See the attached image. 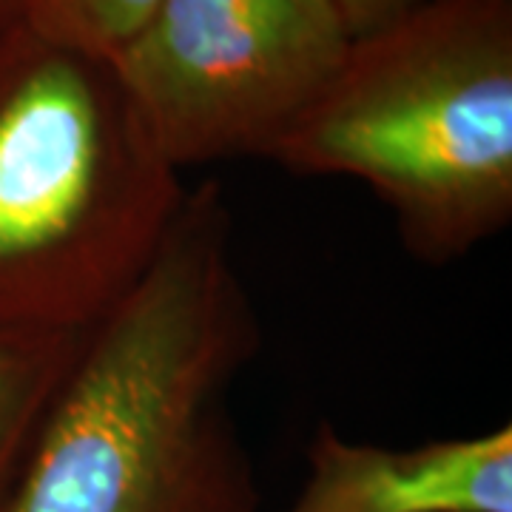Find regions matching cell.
<instances>
[{
  "label": "cell",
  "mask_w": 512,
  "mask_h": 512,
  "mask_svg": "<svg viewBox=\"0 0 512 512\" xmlns=\"http://www.w3.org/2000/svg\"><path fill=\"white\" fill-rule=\"evenodd\" d=\"M89 330L26 328L0 319V495Z\"/></svg>",
  "instance_id": "cell-6"
},
{
  "label": "cell",
  "mask_w": 512,
  "mask_h": 512,
  "mask_svg": "<svg viewBox=\"0 0 512 512\" xmlns=\"http://www.w3.org/2000/svg\"><path fill=\"white\" fill-rule=\"evenodd\" d=\"M288 512H512V427L379 447L322 421Z\"/></svg>",
  "instance_id": "cell-5"
},
{
  "label": "cell",
  "mask_w": 512,
  "mask_h": 512,
  "mask_svg": "<svg viewBox=\"0 0 512 512\" xmlns=\"http://www.w3.org/2000/svg\"><path fill=\"white\" fill-rule=\"evenodd\" d=\"M259 350L225 194L205 183L94 322L0 512H259L228 393Z\"/></svg>",
  "instance_id": "cell-1"
},
{
  "label": "cell",
  "mask_w": 512,
  "mask_h": 512,
  "mask_svg": "<svg viewBox=\"0 0 512 512\" xmlns=\"http://www.w3.org/2000/svg\"><path fill=\"white\" fill-rule=\"evenodd\" d=\"M268 160L370 185L427 265L476 251L512 220V0H430L353 37Z\"/></svg>",
  "instance_id": "cell-3"
},
{
  "label": "cell",
  "mask_w": 512,
  "mask_h": 512,
  "mask_svg": "<svg viewBox=\"0 0 512 512\" xmlns=\"http://www.w3.org/2000/svg\"><path fill=\"white\" fill-rule=\"evenodd\" d=\"M342 18L350 37L367 35L373 29H382L393 20L404 18L407 12L419 9L430 0H328Z\"/></svg>",
  "instance_id": "cell-8"
},
{
  "label": "cell",
  "mask_w": 512,
  "mask_h": 512,
  "mask_svg": "<svg viewBox=\"0 0 512 512\" xmlns=\"http://www.w3.org/2000/svg\"><path fill=\"white\" fill-rule=\"evenodd\" d=\"M18 15V0H0V23Z\"/></svg>",
  "instance_id": "cell-9"
},
{
  "label": "cell",
  "mask_w": 512,
  "mask_h": 512,
  "mask_svg": "<svg viewBox=\"0 0 512 512\" xmlns=\"http://www.w3.org/2000/svg\"><path fill=\"white\" fill-rule=\"evenodd\" d=\"M350 40L328 0H160L111 60L174 171L268 157Z\"/></svg>",
  "instance_id": "cell-4"
},
{
  "label": "cell",
  "mask_w": 512,
  "mask_h": 512,
  "mask_svg": "<svg viewBox=\"0 0 512 512\" xmlns=\"http://www.w3.org/2000/svg\"><path fill=\"white\" fill-rule=\"evenodd\" d=\"M160 0H18V18L37 35L111 57L140 32Z\"/></svg>",
  "instance_id": "cell-7"
},
{
  "label": "cell",
  "mask_w": 512,
  "mask_h": 512,
  "mask_svg": "<svg viewBox=\"0 0 512 512\" xmlns=\"http://www.w3.org/2000/svg\"><path fill=\"white\" fill-rule=\"evenodd\" d=\"M185 194L111 57L0 23V319L92 328Z\"/></svg>",
  "instance_id": "cell-2"
}]
</instances>
